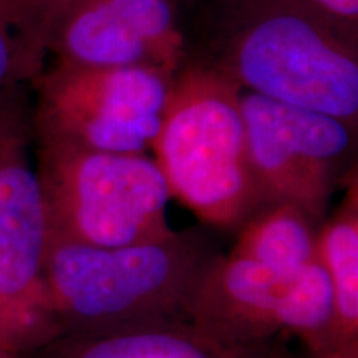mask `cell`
Returning a JSON list of instances; mask_svg holds the SVG:
<instances>
[{
  "instance_id": "cell-7",
  "label": "cell",
  "mask_w": 358,
  "mask_h": 358,
  "mask_svg": "<svg viewBox=\"0 0 358 358\" xmlns=\"http://www.w3.org/2000/svg\"><path fill=\"white\" fill-rule=\"evenodd\" d=\"M241 111L262 206L292 204L319 227L335 189L357 171V128L250 92H241Z\"/></svg>"
},
{
  "instance_id": "cell-2",
  "label": "cell",
  "mask_w": 358,
  "mask_h": 358,
  "mask_svg": "<svg viewBox=\"0 0 358 358\" xmlns=\"http://www.w3.org/2000/svg\"><path fill=\"white\" fill-rule=\"evenodd\" d=\"M217 256L191 231L122 248L47 241L42 266L47 308L60 335L186 329L192 299Z\"/></svg>"
},
{
  "instance_id": "cell-15",
  "label": "cell",
  "mask_w": 358,
  "mask_h": 358,
  "mask_svg": "<svg viewBox=\"0 0 358 358\" xmlns=\"http://www.w3.org/2000/svg\"><path fill=\"white\" fill-rule=\"evenodd\" d=\"M348 25L358 27V0H306Z\"/></svg>"
},
{
  "instance_id": "cell-9",
  "label": "cell",
  "mask_w": 358,
  "mask_h": 358,
  "mask_svg": "<svg viewBox=\"0 0 358 358\" xmlns=\"http://www.w3.org/2000/svg\"><path fill=\"white\" fill-rule=\"evenodd\" d=\"M29 88L0 90V297L52 317L42 282L48 227L37 164L30 159L35 134Z\"/></svg>"
},
{
  "instance_id": "cell-13",
  "label": "cell",
  "mask_w": 358,
  "mask_h": 358,
  "mask_svg": "<svg viewBox=\"0 0 358 358\" xmlns=\"http://www.w3.org/2000/svg\"><path fill=\"white\" fill-rule=\"evenodd\" d=\"M29 358H222L186 329L110 337L58 335Z\"/></svg>"
},
{
  "instance_id": "cell-5",
  "label": "cell",
  "mask_w": 358,
  "mask_h": 358,
  "mask_svg": "<svg viewBox=\"0 0 358 358\" xmlns=\"http://www.w3.org/2000/svg\"><path fill=\"white\" fill-rule=\"evenodd\" d=\"M332 289L320 262L294 274L217 256L189 308L194 337L222 358H256L268 342L292 334L317 357L329 353Z\"/></svg>"
},
{
  "instance_id": "cell-12",
  "label": "cell",
  "mask_w": 358,
  "mask_h": 358,
  "mask_svg": "<svg viewBox=\"0 0 358 358\" xmlns=\"http://www.w3.org/2000/svg\"><path fill=\"white\" fill-rule=\"evenodd\" d=\"M62 0H0V90L32 87L47 70Z\"/></svg>"
},
{
  "instance_id": "cell-10",
  "label": "cell",
  "mask_w": 358,
  "mask_h": 358,
  "mask_svg": "<svg viewBox=\"0 0 358 358\" xmlns=\"http://www.w3.org/2000/svg\"><path fill=\"white\" fill-rule=\"evenodd\" d=\"M345 194L332 216L317 229L315 256L332 289L329 353L358 355V181L353 171Z\"/></svg>"
},
{
  "instance_id": "cell-11",
  "label": "cell",
  "mask_w": 358,
  "mask_h": 358,
  "mask_svg": "<svg viewBox=\"0 0 358 358\" xmlns=\"http://www.w3.org/2000/svg\"><path fill=\"white\" fill-rule=\"evenodd\" d=\"M317 229L307 214L292 204L262 206L241 224L227 256L294 274L317 259Z\"/></svg>"
},
{
  "instance_id": "cell-6",
  "label": "cell",
  "mask_w": 358,
  "mask_h": 358,
  "mask_svg": "<svg viewBox=\"0 0 358 358\" xmlns=\"http://www.w3.org/2000/svg\"><path fill=\"white\" fill-rule=\"evenodd\" d=\"M174 77L145 69L52 64L30 87L35 138L145 155L159 133Z\"/></svg>"
},
{
  "instance_id": "cell-17",
  "label": "cell",
  "mask_w": 358,
  "mask_h": 358,
  "mask_svg": "<svg viewBox=\"0 0 358 358\" xmlns=\"http://www.w3.org/2000/svg\"><path fill=\"white\" fill-rule=\"evenodd\" d=\"M0 358H29L25 353L13 350V348L7 347L6 343L0 342Z\"/></svg>"
},
{
  "instance_id": "cell-1",
  "label": "cell",
  "mask_w": 358,
  "mask_h": 358,
  "mask_svg": "<svg viewBox=\"0 0 358 358\" xmlns=\"http://www.w3.org/2000/svg\"><path fill=\"white\" fill-rule=\"evenodd\" d=\"M186 64L357 128L358 27L306 0H179Z\"/></svg>"
},
{
  "instance_id": "cell-8",
  "label": "cell",
  "mask_w": 358,
  "mask_h": 358,
  "mask_svg": "<svg viewBox=\"0 0 358 358\" xmlns=\"http://www.w3.org/2000/svg\"><path fill=\"white\" fill-rule=\"evenodd\" d=\"M50 58L58 65L174 77L186 64L179 0H62Z\"/></svg>"
},
{
  "instance_id": "cell-16",
  "label": "cell",
  "mask_w": 358,
  "mask_h": 358,
  "mask_svg": "<svg viewBox=\"0 0 358 358\" xmlns=\"http://www.w3.org/2000/svg\"><path fill=\"white\" fill-rule=\"evenodd\" d=\"M256 358H282V357H277L272 352H267V353H264V355H259ZM317 358H358V355H357V353L332 352V353H325V355H320V357H317Z\"/></svg>"
},
{
  "instance_id": "cell-3",
  "label": "cell",
  "mask_w": 358,
  "mask_h": 358,
  "mask_svg": "<svg viewBox=\"0 0 358 358\" xmlns=\"http://www.w3.org/2000/svg\"><path fill=\"white\" fill-rule=\"evenodd\" d=\"M151 150L169 196L206 226L239 229L262 206L241 90L216 71L194 64L178 71Z\"/></svg>"
},
{
  "instance_id": "cell-14",
  "label": "cell",
  "mask_w": 358,
  "mask_h": 358,
  "mask_svg": "<svg viewBox=\"0 0 358 358\" xmlns=\"http://www.w3.org/2000/svg\"><path fill=\"white\" fill-rule=\"evenodd\" d=\"M60 335L52 317L20 308L0 297V342L22 353H32Z\"/></svg>"
},
{
  "instance_id": "cell-4",
  "label": "cell",
  "mask_w": 358,
  "mask_h": 358,
  "mask_svg": "<svg viewBox=\"0 0 358 358\" xmlns=\"http://www.w3.org/2000/svg\"><path fill=\"white\" fill-rule=\"evenodd\" d=\"M47 241L122 248L158 243L168 224L166 181L146 155L105 153L35 138Z\"/></svg>"
}]
</instances>
